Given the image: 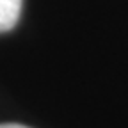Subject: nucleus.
Instances as JSON below:
<instances>
[{
  "instance_id": "1",
  "label": "nucleus",
  "mask_w": 128,
  "mask_h": 128,
  "mask_svg": "<svg viewBox=\"0 0 128 128\" xmlns=\"http://www.w3.org/2000/svg\"><path fill=\"white\" fill-rule=\"evenodd\" d=\"M23 0H0V34L16 27L22 14Z\"/></svg>"
},
{
  "instance_id": "2",
  "label": "nucleus",
  "mask_w": 128,
  "mask_h": 128,
  "mask_svg": "<svg viewBox=\"0 0 128 128\" xmlns=\"http://www.w3.org/2000/svg\"><path fill=\"white\" fill-rule=\"evenodd\" d=\"M0 128H30V126H25V124H18V123H2Z\"/></svg>"
}]
</instances>
